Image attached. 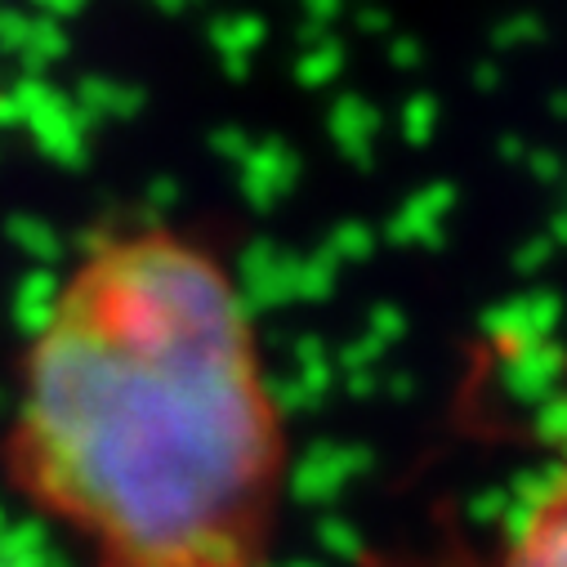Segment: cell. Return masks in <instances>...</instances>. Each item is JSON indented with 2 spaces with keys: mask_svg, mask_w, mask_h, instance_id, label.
I'll list each match as a JSON object with an SVG mask.
<instances>
[{
  "mask_svg": "<svg viewBox=\"0 0 567 567\" xmlns=\"http://www.w3.org/2000/svg\"><path fill=\"white\" fill-rule=\"evenodd\" d=\"M6 474L85 567H272L291 430L224 255L171 224L85 246L28 340Z\"/></svg>",
  "mask_w": 567,
  "mask_h": 567,
  "instance_id": "obj_1",
  "label": "cell"
},
{
  "mask_svg": "<svg viewBox=\"0 0 567 567\" xmlns=\"http://www.w3.org/2000/svg\"><path fill=\"white\" fill-rule=\"evenodd\" d=\"M496 567H567V465L532 487L509 523Z\"/></svg>",
  "mask_w": 567,
  "mask_h": 567,
  "instance_id": "obj_2",
  "label": "cell"
}]
</instances>
